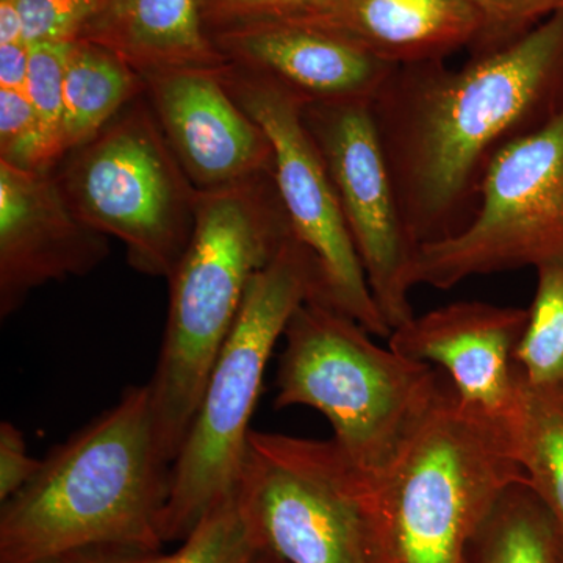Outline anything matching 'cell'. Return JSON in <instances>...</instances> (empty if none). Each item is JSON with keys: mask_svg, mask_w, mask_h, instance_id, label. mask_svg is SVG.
Here are the masks:
<instances>
[{"mask_svg": "<svg viewBox=\"0 0 563 563\" xmlns=\"http://www.w3.org/2000/svg\"><path fill=\"white\" fill-rule=\"evenodd\" d=\"M73 43L29 44L27 95L35 111L43 172H52L63 157V81Z\"/></svg>", "mask_w": 563, "mask_h": 563, "instance_id": "603a6c76", "label": "cell"}, {"mask_svg": "<svg viewBox=\"0 0 563 563\" xmlns=\"http://www.w3.org/2000/svg\"><path fill=\"white\" fill-rule=\"evenodd\" d=\"M483 18L484 33L479 44L485 52L501 49L540 22L563 11V0H468Z\"/></svg>", "mask_w": 563, "mask_h": 563, "instance_id": "484cf974", "label": "cell"}, {"mask_svg": "<svg viewBox=\"0 0 563 563\" xmlns=\"http://www.w3.org/2000/svg\"><path fill=\"white\" fill-rule=\"evenodd\" d=\"M299 22L346 36L396 66L439 62L481 43L484 33L468 0H329Z\"/></svg>", "mask_w": 563, "mask_h": 563, "instance_id": "2e32d148", "label": "cell"}, {"mask_svg": "<svg viewBox=\"0 0 563 563\" xmlns=\"http://www.w3.org/2000/svg\"><path fill=\"white\" fill-rule=\"evenodd\" d=\"M563 11L462 69H396L373 103L396 198L417 246L459 231L496 154L563 109Z\"/></svg>", "mask_w": 563, "mask_h": 563, "instance_id": "6da1fadb", "label": "cell"}, {"mask_svg": "<svg viewBox=\"0 0 563 563\" xmlns=\"http://www.w3.org/2000/svg\"><path fill=\"white\" fill-rule=\"evenodd\" d=\"M462 563H562L553 521L528 479L503 493L474 532Z\"/></svg>", "mask_w": 563, "mask_h": 563, "instance_id": "d6986e66", "label": "cell"}, {"mask_svg": "<svg viewBox=\"0 0 563 563\" xmlns=\"http://www.w3.org/2000/svg\"><path fill=\"white\" fill-rule=\"evenodd\" d=\"M528 266H563V109L493 157L466 224L418 246L413 280L450 290Z\"/></svg>", "mask_w": 563, "mask_h": 563, "instance_id": "9c48e42d", "label": "cell"}, {"mask_svg": "<svg viewBox=\"0 0 563 563\" xmlns=\"http://www.w3.org/2000/svg\"><path fill=\"white\" fill-rule=\"evenodd\" d=\"M38 459L27 453L24 433L10 421L0 424V504L9 501L40 472Z\"/></svg>", "mask_w": 563, "mask_h": 563, "instance_id": "4316f807", "label": "cell"}, {"mask_svg": "<svg viewBox=\"0 0 563 563\" xmlns=\"http://www.w3.org/2000/svg\"><path fill=\"white\" fill-rule=\"evenodd\" d=\"M329 0H196L207 33L265 24L309 20Z\"/></svg>", "mask_w": 563, "mask_h": 563, "instance_id": "cb8c5ba5", "label": "cell"}, {"mask_svg": "<svg viewBox=\"0 0 563 563\" xmlns=\"http://www.w3.org/2000/svg\"><path fill=\"white\" fill-rule=\"evenodd\" d=\"M529 309L463 301L415 317L395 329L393 351L444 369L465 406L512 429L525 379L515 362Z\"/></svg>", "mask_w": 563, "mask_h": 563, "instance_id": "7c38bea8", "label": "cell"}, {"mask_svg": "<svg viewBox=\"0 0 563 563\" xmlns=\"http://www.w3.org/2000/svg\"><path fill=\"white\" fill-rule=\"evenodd\" d=\"M120 55L140 76L228 65L196 0H102L79 38Z\"/></svg>", "mask_w": 563, "mask_h": 563, "instance_id": "e0dca14e", "label": "cell"}, {"mask_svg": "<svg viewBox=\"0 0 563 563\" xmlns=\"http://www.w3.org/2000/svg\"><path fill=\"white\" fill-rule=\"evenodd\" d=\"M25 43L16 0H0V44Z\"/></svg>", "mask_w": 563, "mask_h": 563, "instance_id": "f546056e", "label": "cell"}, {"mask_svg": "<svg viewBox=\"0 0 563 563\" xmlns=\"http://www.w3.org/2000/svg\"><path fill=\"white\" fill-rule=\"evenodd\" d=\"M303 120L322 155L374 301L391 332L415 317L418 246L407 231L369 103H313Z\"/></svg>", "mask_w": 563, "mask_h": 563, "instance_id": "8fae6325", "label": "cell"}, {"mask_svg": "<svg viewBox=\"0 0 563 563\" xmlns=\"http://www.w3.org/2000/svg\"><path fill=\"white\" fill-rule=\"evenodd\" d=\"M52 172L70 209L95 231L121 240L135 272L172 279L195 232L199 191L144 95Z\"/></svg>", "mask_w": 563, "mask_h": 563, "instance_id": "ba28073f", "label": "cell"}, {"mask_svg": "<svg viewBox=\"0 0 563 563\" xmlns=\"http://www.w3.org/2000/svg\"><path fill=\"white\" fill-rule=\"evenodd\" d=\"M24 22V41L62 43L77 41L102 0H16Z\"/></svg>", "mask_w": 563, "mask_h": 563, "instance_id": "d4e9b609", "label": "cell"}, {"mask_svg": "<svg viewBox=\"0 0 563 563\" xmlns=\"http://www.w3.org/2000/svg\"><path fill=\"white\" fill-rule=\"evenodd\" d=\"M141 77L144 98L196 190H217L274 172L268 136L232 98L221 68Z\"/></svg>", "mask_w": 563, "mask_h": 563, "instance_id": "4fadbf2b", "label": "cell"}, {"mask_svg": "<svg viewBox=\"0 0 563 563\" xmlns=\"http://www.w3.org/2000/svg\"><path fill=\"white\" fill-rule=\"evenodd\" d=\"M537 274V291L515 362L526 384L563 388V266H544Z\"/></svg>", "mask_w": 563, "mask_h": 563, "instance_id": "44dd1931", "label": "cell"}, {"mask_svg": "<svg viewBox=\"0 0 563 563\" xmlns=\"http://www.w3.org/2000/svg\"><path fill=\"white\" fill-rule=\"evenodd\" d=\"M282 339L277 409L324 415L336 446L379 481L442 395L440 373L380 347L357 321L313 299L292 313Z\"/></svg>", "mask_w": 563, "mask_h": 563, "instance_id": "277c9868", "label": "cell"}, {"mask_svg": "<svg viewBox=\"0 0 563 563\" xmlns=\"http://www.w3.org/2000/svg\"><path fill=\"white\" fill-rule=\"evenodd\" d=\"M514 439L526 479L553 521L563 563V388L532 387L525 383Z\"/></svg>", "mask_w": 563, "mask_h": 563, "instance_id": "ffe728a7", "label": "cell"}, {"mask_svg": "<svg viewBox=\"0 0 563 563\" xmlns=\"http://www.w3.org/2000/svg\"><path fill=\"white\" fill-rule=\"evenodd\" d=\"M526 479L514 431L465 406L451 383L374 483L391 563H462L504 492Z\"/></svg>", "mask_w": 563, "mask_h": 563, "instance_id": "8992f818", "label": "cell"}, {"mask_svg": "<svg viewBox=\"0 0 563 563\" xmlns=\"http://www.w3.org/2000/svg\"><path fill=\"white\" fill-rule=\"evenodd\" d=\"M162 550L131 547V544H95L51 555L35 563H163Z\"/></svg>", "mask_w": 563, "mask_h": 563, "instance_id": "83f0119b", "label": "cell"}, {"mask_svg": "<svg viewBox=\"0 0 563 563\" xmlns=\"http://www.w3.org/2000/svg\"><path fill=\"white\" fill-rule=\"evenodd\" d=\"M221 77L272 143L274 181L292 233L317 263L320 296L313 301L328 303L373 335L388 339L391 329L374 301L331 176L303 120L306 103L272 77L233 63L222 66Z\"/></svg>", "mask_w": 563, "mask_h": 563, "instance_id": "30bf717a", "label": "cell"}, {"mask_svg": "<svg viewBox=\"0 0 563 563\" xmlns=\"http://www.w3.org/2000/svg\"><path fill=\"white\" fill-rule=\"evenodd\" d=\"M110 254L63 195L54 172L0 162V318L18 312L51 282L87 276Z\"/></svg>", "mask_w": 563, "mask_h": 563, "instance_id": "5bb4252c", "label": "cell"}, {"mask_svg": "<svg viewBox=\"0 0 563 563\" xmlns=\"http://www.w3.org/2000/svg\"><path fill=\"white\" fill-rule=\"evenodd\" d=\"M172 463L155 433L150 385L58 444L35 477L0 507V563H35L95 547L162 550Z\"/></svg>", "mask_w": 563, "mask_h": 563, "instance_id": "7a4b0ae2", "label": "cell"}, {"mask_svg": "<svg viewBox=\"0 0 563 563\" xmlns=\"http://www.w3.org/2000/svg\"><path fill=\"white\" fill-rule=\"evenodd\" d=\"M261 551L235 492L217 504L163 563H254Z\"/></svg>", "mask_w": 563, "mask_h": 563, "instance_id": "7402d4cb", "label": "cell"}, {"mask_svg": "<svg viewBox=\"0 0 563 563\" xmlns=\"http://www.w3.org/2000/svg\"><path fill=\"white\" fill-rule=\"evenodd\" d=\"M318 296L317 263L292 233L251 282L211 366L190 431L172 465L161 517L163 543L187 539L217 504L236 492L266 365L292 313Z\"/></svg>", "mask_w": 563, "mask_h": 563, "instance_id": "5b68a950", "label": "cell"}, {"mask_svg": "<svg viewBox=\"0 0 563 563\" xmlns=\"http://www.w3.org/2000/svg\"><path fill=\"white\" fill-rule=\"evenodd\" d=\"M236 495L262 550L287 563H391L374 483L332 439L252 429Z\"/></svg>", "mask_w": 563, "mask_h": 563, "instance_id": "52a82bcc", "label": "cell"}, {"mask_svg": "<svg viewBox=\"0 0 563 563\" xmlns=\"http://www.w3.org/2000/svg\"><path fill=\"white\" fill-rule=\"evenodd\" d=\"M254 563H287L279 555L272 553V551L262 550L255 558Z\"/></svg>", "mask_w": 563, "mask_h": 563, "instance_id": "4dcf8cb0", "label": "cell"}, {"mask_svg": "<svg viewBox=\"0 0 563 563\" xmlns=\"http://www.w3.org/2000/svg\"><path fill=\"white\" fill-rule=\"evenodd\" d=\"M143 95V77L120 55L90 41H74L63 81V157L95 139Z\"/></svg>", "mask_w": 563, "mask_h": 563, "instance_id": "ac0fdd59", "label": "cell"}, {"mask_svg": "<svg viewBox=\"0 0 563 563\" xmlns=\"http://www.w3.org/2000/svg\"><path fill=\"white\" fill-rule=\"evenodd\" d=\"M209 36L225 60L272 77L306 106H373L399 68L346 36L302 22H265Z\"/></svg>", "mask_w": 563, "mask_h": 563, "instance_id": "9a60e30c", "label": "cell"}, {"mask_svg": "<svg viewBox=\"0 0 563 563\" xmlns=\"http://www.w3.org/2000/svg\"><path fill=\"white\" fill-rule=\"evenodd\" d=\"M291 235L273 173L198 192L195 232L168 280V318L147 383L158 448L172 465L251 282Z\"/></svg>", "mask_w": 563, "mask_h": 563, "instance_id": "3957f363", "label": "cell"}, {"mask_svg": "<svg viewBox=\"0 0 563 563\" xmlns=\"http://www.w3.org/2000/svg\"><path fill=\"white\" fill-rule=\"evenodd\" d=\"M29 44H0V88L27 91Z\"/></svg>", "mask_w": 563, "mask_h": 563, "instance_id": "f1b7e54d", "label": "cell"}]
</instances>
